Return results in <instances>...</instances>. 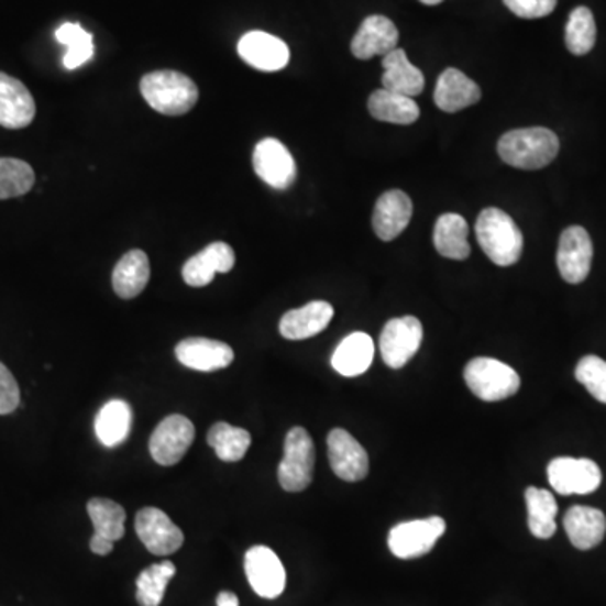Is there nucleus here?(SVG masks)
<instances>
[{
    "instance_id": "obj_1",
    "label": "nucleus",
    "mask_w": 606,
    "mask_h": 606,
    "mask_svg": "<svg viewBox=\"0 0 606 606\" xmlns=\"http://www.w3.org/2000/svg\"><path fill=\"white\" fill-rule=\"evenodd\" d=\"M497 152L507 165L516 169L538 170L551 164L560 152V139L544 126L517 129L504 133Z\"/></svg>"
},
{
    "instance_id": "obj_2",
    "label": "nucleus",
    "mask_w": 606,
    "mask_h": 606,
    "mask_svg": "<svg viewBox=\"0 0 606 606\" xmlns=\"http://www.w3.org/2000/svg\"><path fill=\"white\" fill-rule=\"evenodd\" d=\"M478 244L485 255L497 266H510L519 262L525 238L514 219L499 208H487L478 214L475 224Z\"/></svg>"
},
{
    "instance_id": "obj_3",
    "label": "nucleus",
    "mask_w": 606,
    "mask_h": 606,
    "mask_svg": "<svg viewBox=\"0 0 606 606\" xmlns=\"http://www.w3.org/2000/svg\"><path fill=\"white\" fill-rule=\"evenodd\" d=\"M141 93L155 112L169 117L186 115L199 100L196 82L189 76L169 69L145 75Z\"/></svg>"
},
{
    "instance_id": "obj_4",
    "label": "nucleus",
    "mask_w": 606,
    "mask_h": 606,
    "mask_svg": "<svg viewBox=\"0 0 606 606\" xmlns=\"http://www.w3.org/2000/svg\"><path fill=\"white\" fill-rule=\"evenodd\" d=\"M466 386L482 401L497 403L516 395L520 377L516 370L492 357H475L463 371Z\"/></svg>"
},
{
    "instance_id": "obj_5",
    "label": "nucleus",
    "mask_w": 606,
    "mask_h": 606,
    "mask_svg": "<svg viewBox=\"0 0 606 606\" xmlns=\"http://www.w3.org/2000/svg\"><path fill=\"white\" fill-rule=\"evenodd\" d=\"M316 445L306 428H291L285 438V453L278 465V482L287 492L306 491L312 484Z\"/></svg>"
},
{
    "instance_id": "obj_6",
    "label": "nucleus",
    "mask_w": 606,
    "mask_h": 606,
    "mask_svg": "<svg viewBox=\"0 0 606 606\" xmlns=\"http://www.w3.org/2000/svg\"><path fill=\"white\" fill-rule=\"evenodd\" d=\"M445 531V519L440 516L408 520L389 531L388 546L399 560H415L430 553Z\"/></svg>"
},
{
    "instance_id": "obj_7",
    "label": "nucleus",
    "mask_w": 606,
    "mask_h": 606,
    "mask_svg": "<svg viewBox=\"0 0 606 606\" xmlns=\"http://www.w3.org/2000/svg\"><path fill=\"white\" fill-rule=\"evenodd\" d=\"M423 341V327L417 317L389 320L379 338V351L386 366L401 370L415 357Z\"/></svg>"
},
{
    "instance_id": "obj_8",
    "label": "nucleus",
    "mask_w": 606,
    "mask_h": 606,
    "mask_svg": "<svg viewBox=\"0 0 606 606\" xmlns=\"http://www.w3.org/2000/svg\"><path fill=\"white\" fill-rule=\"evenodd\" d=\"M196 428L189 418L183 415H170L164 418L155 428L151 437L152 459L164 466L179 463L195 442Z\"/></svg>"
},
{
    "instance_id": "obj_9",
    "label": "nucleus",
    "mask_w": 606,
    "mask_h": 606,
    "mask_svg": "<svg viewBox=\"0 0 606 606\" xmlns=\"http://www.w3.org/2000/svg\"><path fill=\"white\" fill-rule=\"evenodd\" d=\"M548 478L560 495H586L598 491L602 471L593 460L560 456L549 463Z\"/></svg>"
},
{
    "instance_id": "obj_10",
    "label": "nucleus",
    "mask_w": 606,
    "mask_h": 606,
    "mask_svg": "<svg viewBox=\"0 0 606 606\" xmlns=\"http://www.w3.org/2000/svg\"><path fill=\"white\" fill-rule=\"evenodd\" d=\"M244 571L247 582L256 595L266 599H275L285 592L287 573L280 558L266 546H255L247 549L244 557Z\"/></svg>"
},
{
    "instance_id": "obj_11",
    "label": "nucleus",
    "mask_w": 606,
    "mask_h": 606,
    "mask_svg": "<svg viewBox=\"0 0 606 606\" xmlns=\"http://www.w3.org/2000/svg\"><path fill=\"white\" fill-rule=\"evenodd\" d=\"M136 536L155 557H169L183 548L184 532L164 510L145 507L135 517Z\"/></svg>"
},
{
    "instance_id": "obj_12",
    "label": "nucleus",
    "mask_w": 606,
    "mask_h": 606,
    "mask_svg": "<svg viewBox=\"0 0 606 606\" xmlns=\"http://www.w3.org/2000/svg\"><path fill=\"white\" fill-rule=\"evenodd\" d=\"M557 262L561 277L568 284H582L588 278L593 262V243L585 228L570 227L563 231Z\"/></svg>"
},
{
    "instance_id": "obj_13",
    "label": "nucleus",
    "mask_w": 606,
    "mask_h": 606,
    "mask_svg": "<svg viewBox=\"0 0 606 606\" xmlns=\"http://www.w3.org/2000/svg\"><path fill=\"white\" fill-rule=\"evenodd\" d=\"M256 176L273 189H288L297 179L294 155L277 139H265L253 152Z\"/></svg>"
},
{
    "instance_id": "obj_14",
    "label": "nucleus",
    "mask_w": 606,
    "mask_h": 606,
    "mask_svg": "<svg viewBox=\"0 0 606 606\" xmlns=\"http://www.w3.org/2000/svg\"><path fill=\"white\" fill-rule=\"evenodd\" d=\"M327 449L332 472L342 481L360 482L370 474L367 452L349 431L342 428L330 431L327 437Z\"/></svg>"
},
{
    "instance_id": "obj_15",
    "label": "nucleus",
    "mask_w": 606,
    "mask_h": 606,
    "mask_svg": "<svg viewBox=\"0 0 606 606\" xmlns=\"http://www.w3.org/2000/svg\"><path fill=\"white\" fill-rule=\"evenodd\" d=\"M238 54L244 63L260 71H280L290 62L287 44L263 31L244 34L238 43Z\"/></svg>"
},
{
    "instance_id": "obj_16",
    "label": "nucleus",
    "mask_w": 606,
    "mask_h": 606,
    "mask_svg": "<svg viewBox=\"0 0 606 606\" xmlns=\"http://www.w3.org/2000/svg\"><path fill=\"white\" fill-rule=\"evenodd\" d=\"M36 117V101L24 82L0 73V125L19 130L31 125Z\"/></svg>"
},
{
    "instance_id": "obj_17",
    "label": "nucleus",
    "mask_w": 606,
    "mask_h": 606,
    "mask_svg": "<svg viewBox=\"0 0 606 606\" xmlns=\"http://www.w3.org/2000/svg\"><path fill=\"white\" fill-rule=\"evenodd\" d=\"M399 33L395 22L384 15H370L364 19L360 31L351 43V51L357 59L386 56L398 47Z\"/></svg>"
},
{
    "instance_id": "obj_18",
    "label": "nucleus",
    "mask_w": 606,
    "mask_h": 606,
    "mask_svg": "<svg viewBox=\"0 0 606 606\" xmlns=\"http://www.w3.org/2000/svg\"><path fill=\"white\" fill-rule=\"evenodd\" d=\"M236 256L233 247L223 241L206 246L202 252L187 260L183 268V278L189 287L201 288L211 284L218 273H228L233 269Z\"/></svg>"
},
{
    "instance_id": "obj_19",
    "label": "nucleus",
    "mask_w": 606,
    "mask_h": 606,
    "mask_svg": "<svg viewBox=\"0 0 606 606\" xmlns=\"http://www.w3.org/2000/svg\"><path fill=\"white\" fill-rule=\"evenodd\" d=\"M176 355L183 366L201 373L224 370L234 360V352L230 345L205 338H190L179 342Z\"/></svg>"
},
{
    "instance_id": "obj_20",
    "label": "nucleus",
    "mask_w": 606,
    "mask_h": 606,
    "mask_svg": "<svg viewBox=\"0 0 606 606\" xmlns=\"http://www.w3.org/2000/svg\"><path fill=\"white\" fill-rule=\"evenodd\" d=\"M412 216V202L403 190L384 192L374 206L373 228L379 240L393 241L408 228Z\"/></svg>"
},
{
    "instance_id": "obj_21",
    "label": "nucleus",
    "mask_w": 606,
    "mask_h": 606,
    "mask_svg": "<svg viewBox=\"0 0 606 606\" xmlns=\"http://www.w3.org/2000/svg\"><path fill=\"white\" fill-rule=\"evenodd\" d=\"M434 103L447 113H456L460 110L478 103L482 90L474 79L456 68H449L438 78L434 87Z\"/></svg>"
},
{
    "instance_id": "obj_22",
    "label": "nucleus",
    "mask_w": 606,
    "mask_h": 606,
    "mask_svg": "<svg viewBox=\"0 0 606 606\" xmlns=\"http://www.w3.org/2000/svg\"><path fill=\"white\" fill-rule=\"evenodd\" d=\"M334 317V307L329 301H310L300 309L290 310L280 320V334L288 341H304L327 329Z\"/></svg>"
},
{
    "instance_id": "obj_23",
    "label": "nucleus",
    "mask_w": 606,
    "mask_h": 606,
    "mask_svg": "<svg viewBox=\"0 0 606 606\" xmlns=\"http://www.w3.org/2000/svg\"><path fill=\"white\" fill-rule=\"evenodd\" d=\"M564 531L571 544L582 551L596 548L606 535V517L599 509L573 506L564 516Z\"/></svg>"
},
{
    "instance_id": "obj_24",
    "label": "nucleus",
    "mask_w": 606,
    "mask_h": 606,
    "mask_svg": "<svg viewBox=\"0 0 606 606\" xmlns=\"http://www.w3.org/2000/svg\"><path fill=\"white\" fill-rule=\"evenodd\" d=\"M383 88L393 93L415 98L423 93L425 76L409 62L405 49H393L383 58Z\"/></svg>"
},
{
    "instance_id": "obj_25",
    "label": "nucleus",
    "mask_w": 606,
    "mask_h": 606,
    "mask_svg": "<svg viewBox=\"0 0 606 606\" xmlns=\"http://www.w3.org/2000/svg\"><path fill=\"white\" fill-rule=\"evenodd\" d=\"M433 243L443 258L462 260L471 255L469 244V223L455 212H447L437 219L433 231Z\"/></svg>"
},
{
    "instance_id": "obj_26",
    "label": "nucleus",
    "mask_w": 606,
    "mask_h": 606,
    "mask_svg": "<svg viewBox=\"0 0 606 606\" xmlns=\"http://www.w3.org/2000/svg\"><path fill=\"white\" fill-rule=\"evenodd\" d=\"M374 360V341L364 332L348 335L332 355V367L341 376L355 377L366 373Z\"/></svg>"
},
{
    "instance_id": "obj_27",
    "label": "nucleus",
    "mask_w": 606,
    "mask_h": 606,
    "mask_svg": "<svg viewBox=\"0 0 606 606\" xmlns=\"http://www.w3.org/2000/svg\"><path fill=\"white\" fill-rule=\"evenodd\" d=\"M151 280V263L142 250L126 253L113 269V290L120 298L139 297Z\"/></svg>"
},
{
    "instance_id": "obj_28",
    "label": "nucleus",
    "mask_w": 606,
    "mask_h": 606,
    "mask_svg": "<svg viewBox=\"0 0 606 606\" xmlns=\"http://www.w3.org/2000/svg\"><path fill=\"white\" fill-rule=\"evenodd\" d=\"M132 420L133 412L129 403L123 399L108 401L95 420V433H97L101 445L108 447V449L122 445L129 438Z\"/></svg>"
},
{
    "instance_id": "obj_29",
    "label": "nucleus",
    "mask_w": 606,
    "mask_h": 606,
    "mask_svg": "<svg viewBox=\"0 0 606 606\" xmlns=\"http://www.w3.org/2000/svg\"><path fill=\"white\" fill-rule=\"evenodd\" d=\"M371 115L379 122L411 125L420 119V107L412 98L393 93L388 90H376L367 100Z\"/></svg>"
},
{
    "instance_id": "obj_30",
    "label": "nucleus",
    "mask_w": 606,
    "mask_h": 606,
    "mask_svg": "<svg viewBox=\"0 0 606 606\" xmlns=\"http://www.w3.org/2000/svg\"><path fill=\"white\" fill-rule=\"evenodd\" d=\"M529 531L535 538H553L557 532L558 503L546 488L529 487L526 491Z\"/></svg>"
},
{
    "instance_id": "obj_31",
    "label": "nucleus",
    "mask_w": 606,
    "mask_h": 606,
    "mask_svg": "<svg viewBox=\"0 0 606 606\" xmlns=\"http://www.w3.org/2000/svg\"><path fill=\"white\" fill-rule=\"evenodd\" d=\"M208 443L223 462H240L252 445V434L243 428L219 421L209 430Z\"/></svg>"
},
{
    "instance_id": "obj_32",
    "label": "nucleus",
    "mask_w": 606,
    "mask_h": 606,
    "mask_svg": "<svg viewBox=\"0 0 606 606\" xmlns=\"http://www.w3.org/2000/svg\"><path fill=\"white\" fill-rule=\"evenodd\" d=\"M88 516L95 526V535L117 542L125 536L126 513L120 504L95 497L88 503Z\"/></svg>"
},
{
    "instance_id": "obj_33",
    "label": "nucleus",
    "mask_w": 606,
    "mask_h": 606,
    "mask_svg": "<svg viewBox=\"0 0 606 606\" xmlns=\"http://www.w3.org/2000/svg\"><path fill=\"white\" fill-rule=\"evenodd\" d=\"M176 576V566L170 561L152 564L136 577V602L141 606H161L165 590Z\"/></svg>"
},
{
    "instance_id": "obj_34",
    "label": "nucleus",
    "mask_w": 606,
    "mask_h": 606,
    "mask_svg": "<svg viewBox=\"0 0 606 606\" xmlns=\"http://www.w3.org/2000/svg\"><path fill=\"white\" fill-rule=\"evenodd\" d=\"M56 40L63 46L68 47V53L63 58L66 69H76L90 62L95 54L93 36L82 30L76 22H65L56 31Z\"/></svg>"
},
{
    "instance_id": "obj_35",
    "label": "nucleus",
    "mask_w": 606,
    "mask_h": 606,
    "mask_svg": "<svg viewBox=\"0 0 606 606\" xmlns=\"http://www.w3.org/2000/svg\"><path fill=\"white\" fill-rule=\"evenodd\" d=\"M36 174L27 162L19 158H0V199H12L30 192Z\"/></svg>"
},
{
    "instance_id": "obj_36",
    "label": "nucleus",
    "mask_w": 606,
    "mask_h": 606,
    "mask_svg": "<svg viewBox=\"0 0 606 606\" xmlns=\"http://www.w3.org/2000/svg\"><path fill=\"white\" fill-rule=\"evenodd\" d=\"M596 43V24L588 8H576L566 24V47L574 56H585Z\"/></svg>"
},
{
    "instance_id": "obj_37",
    "label": "nucleus",
    "mask_w": 606,
    "mask_h": 606,
    "mask_svg": "<svg viewBox=\"0 0 606 606\" xmlns=\"http://www.w3.org/2000/svg\"><path fill=\"white\" fill-rule=\"evenodd\" d=\"M574 376L577 383H582L588 389L596 401L606 405V361L598 355H585L577 363Z\"/></svg>"
},
{
    "instance_id": "obj_38",
    "label": "nucleus",
    "mask_w": 606,
    "mask_h": 606,
    "mask_svg": "<svg viewBox=\"0 0 606 606\" xmlns=\"http://www.w3.org/2000/svg\"><path fill=\"white\" fill-rule=\"evenodd\" d=\"M510 12L522 19L546 18L557 9L558 0H504Z\"/></svg>"
},
{
    "instance_id": "obj_39",
    "label": "nucleus",
    "mask_w": 606,
    "mask_h": 606,
    "mask_svg": "<svg viewBox=\"0 0 606 606\" xmlns=\"http://www.w3.org/2000/svg\"><path fill=\"white\" fill-rule=\"evenodd\" d=\"M21 403V392L11 371L0 363V415H9Z\"/></svg>"
},
{
    "instance_id": "obj_40",
    "label": "nucleus",
    "mask_w": 606,
    "mask_h": 606,
    "mask_svg": "<svg viewBox=\"0 0 606 606\" xmlns=\"http://www.w3.org/2000/svg\"><path fill=\"white\" fill-rule=\"evenodd\" d=\"M113 544H115V542L110 541V539L103 538V536L100 535H93L90 541V549L95 554H98V557H107V554L112 553Z\"/></svg>"
},
{
    "instance_id": "obj_41",
    "label": "nucleus",
    "mask_w": 606,
    "mask_h": 606,
    "mask_svg": "<svg viewBox=\"0 0 606 606\" xmlns=\"http://www.w3.org/2000/svg\"><path fill=\"white\" fill-rule=\"evenodd\" d=\"M218 606H240V599L234 593L231 592H221L216 599Z\"/></svg>"
},
{
    "instance_id": "obj_42",
    "label": "nucleus",
    "mask_w": 606,
    "mask_h": 606,
    "mask_svg": "<svg viewBox=\"0 0 606 606\" xmlns=\"http://www.w3.org/2000/svg\"><path fill=\"white\" fill-rule=\"evenodd\" d=\"M420 2H423V4L427 5H438L442 4L443 0H420Z\"/></svg>"
}]
</instances>
